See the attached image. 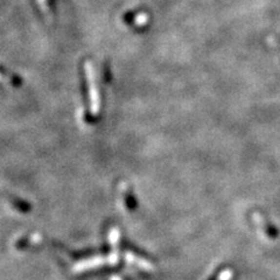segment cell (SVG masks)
I'll use <instances>...</instances> for the list:
<instances>
[{
    "label": "cell",
    "mask_w": 280,
    "mask_h": 280,
    "mask_svg": "<svg viewBox=\"0 0 280 280\" xmlns=\"http://www.w3.org/2000/svg\"><path fill=\"white\" fill-rule=\"evenodd\" d=\"M85 74H86V81H88L89 88V97H90L91 102V111L92 113H96L100 111V94H98L96 77H95V69L91 62H86L85 63Z\"/></svg>",
    "instance_id": "6da1fadb"
},
{
    "label": "cell",
    "mask_w": 280,
    "mask_h": 280,
    "mask_svg": "<svg viewBox=\"0 0 280 280\" xmlns=\"http://www.w3.org/2000/svg\"><path fill=\"white\" fill-rule=\"evenodd\" d=\"M108 263V258H104L102 256H97V257H91L84 260L79 261L75 266H74V272H84V271L95 269V267L100 266V265Z\"/></svg>",
    "instance_id": "7a4b0ae2"
},
{
    "label": "cell",
    "mask_w": 280,
    "mask_h": 280,
    "mask_svg": "<svg viewBox=\"0 0 280 280\" xmlns=\"http://www.w3.org/2000/svg\"><path fill=\"white\" fill-rule=\"evenodd\" d=\"M125 259H126L129 263L136 264L137 266H139L140 269H142V270L151 271L152 269H153V266H152V264L150 263V261L146 260V259L141 258V257H138V256H136L135 253H132V252H127L126 255H125Z\"/></svg>",
    "instance_id": "3957f363"
},
{
    "label": "cell",
    "mask_w": 280,
    "mask_h": 280,
    "mask_svg": "<svg viewBox=\"0 0 280 280\" xmlns=\"http://www.w3.org/2000/svg\"><path fill=\"white\" fill-rule=\"evenodd\" d=\"M119 238H120V235H119V230H118L117 228H112L111 230H110L109 240H110V243H111V245L115 249H117Z\"/></svg>",
    "instance_id": "277c9868"
},
{
    "label": "cell",
    "mask_w": 280,
    "mask_h": 280,
    "mask_svg": "<svg viewBox=\"0 0 280 280\" xmlns=\"http://www.w3.org/2000/svg\"><path fill=\"white\" fill-rule=\"evenodd\" d=\"M232 277V272L230 270H226V271H223V272L220 275L219 277V280H230Z\"/></svg>",
    "instance_id": "5b68a950"
},
{
    "label": "cell",
    "mask_w": 280,
    "mask_h": 280,
    "mask_svg": "<svg viewBox=\"0 0 280 280\" xmlns=\"http://www.w3.org/2000/svg\"><path fill=\"white\" fill-rule=\"evenodd\" d=\"M111 280H120V279H119V278H118V277H113V278H112Z\"/></svg>",
    "instance_id": "8992f818"
}]
</instances>
